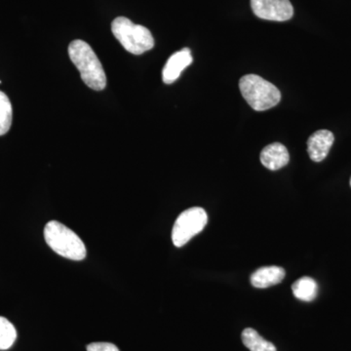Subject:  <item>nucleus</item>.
Wrapping results in <instances>:
<instances>
[{
  "label": "nucleus",
  "instance_id": "nucleus-1",
  "mask_svg": "<svg viewBox=\"0 0 351 351\" xmlns=\"http://www.w3.org/2000/svg\"><path fill=\"white\" fill-rule=\"evenodd\" d=\"M71 62L80 71L83 82L95 91H101L107 86V76L101 61L89 44L76 39L69 46Z\"/></svg>",
  "mask_w": 351,
  "mask_h": 351
},
{
  "label": "nucleus",
  "instance_id": "nucleus-2",
  "mask_svg": "<svg viewBox=\"0 0 351 351\" xmlns=\"http://www.w3.org/2000/svg\"><path fill=\"white\" fill-rule=\"evenodd\" d=\"M46 243L58 255L73 261L86 257V247L80 237L68 226L57 221H51L44 228Z\"/></svg>",
  "mask_w": 351,
  "mask_h": 351
},
{
  "label": "nucleus",
  "instance_id": "nucleus-3",
  "mask_svg": "<svg viewBox=\"0 0 351 351\" xmlns=\"http://www.w3.org/2000/svg\"><path fill=\"white\" fill-rule=\"evenodd\" d=\"M239 88L245 100L257 112L274 108L281 100L278 88L258 75H244L240 80Z\"/></svg>",
  "mask_w": 351,
  "mask_h": 351
},
{
  "label": "nucleus",
  "instance_id": "nucleus-4",
  "mask_svg": "<svg viewBox=\"0 0 351 351\" xmlns=\"http://www.w3.org/2000/svg\"><path fill=\"white\" fill-rule=\"evenodd\" d=\"M112 32L124 49L131 54L142 55L154 48V38L149 29L143 25L134 24L125 17L113 20Z\"/></svg>",
  "mask_w": 351,
  "mask_h": 351
},
{
  "label": "nucleus",
  "instance_id": "nucleus-5",
  "mask_svg": "<svg viewBox=\"0 0 351 351\" xmlns=\"http://www.w3.org/2000/svg\"><path fill=\"white\" fill-rule=\"evenodd\" d=\"M208 216L200 207L189 208L176 219L172 230V241L176 247L184 246L189 240L204 230Z\"/></svg>",
  "mask_w": 351,
  "mask_h": 351
},
{
  "label": "nucleus",
  "instance_id": "nucleus-6",
  "mask_svg": "<svg viewBox=\"0 0 351 351\" xmlns=\"http://www.w3.org/2000/svg\"><path fill=\"white\" fill-rule=\"evenodd\" d=\"M252 10L263 20L285 22L294 15V8L289 0H251Z\"/></svg>",
  "mask_w": 351,
  "mask_h": 351
},
{
  "label": "nucleus",
  "instance_id": "nucleus-7",
  "mask_svg": "<svg viewBox=\"0 0 351 351\" xmlns=\"http://www.w3.org/2000/svg\"><path fill=\"white\" fill-rule=\"evenodd\" d=\"M334 134L331 131L318 130L307 140V152L314 162H321L326 158L332 144Z\"/></svg>",
  "mask_w": 351,
  "mask_h": 351
},
{
  "label": "nucleus",
  "instance_id": "nucleus-8",
  "mask_svg": "<svg viewBox=\"0 0 351 351\" xmlns=\"http://www.w3.org/2000/svg\"><path fill=\"white\" fill-rule=\"evenodd\" d=\"M193 56L189 48L174 53L168 59L162 71V80L165 84H172L180 77L184 69L193 63Z\"/></svg>",
  "mask_w": 351,
  "mask_h": 351
},
{
  "label": "nucleus",
  "instance_id": "nucleus-9",
  "mask_svg": "<svg viewBox=\"0 0 351 351\" xmlns=\"http://www.w3.org/2000/svg\"><path fill=\"white\" fill-rule=\"evenodd\" d=\"M261 162L270 171H277L285 167L290 161L289 152L280 143L267 145L261 152Z\"/></svg>",
  "mask_w": 351,
  "mask_h": 351
},
{
  "label": "nucleus",
  "instance_id": "nucleus-10",
  "mask_svg": "<svg viewBox=\"0 0 351 351\" xmlns=\"http://www.w3.org/2000/svg\"><path fill=\"white\" fill-rule=\"evenodd\" d=\"M285 270L280 267H263L256 270L251 276V284L255 288L265 289L281 283L285 278Z\"/></svg>",
  "mask_w": 351,
  "mask_h": 351
},
{
  "label": "nucleus",
  "instance_id": "nucleus-11",
  "mask_svg": "<svg viewBox=\"0 0 351 351\" xmlns=\"http://www.w3.org/2000/svg\"><path fill=\"white\" fill-rule=\"evenodd\" d=\"M293 294L302 302H313L318 293V285L311 277H302L292 285Z\"/></svg>",
  "mask_w": 351,
  "mask_h": 351
},
{
  "label": "nucleus",
  "instance_id": "nucleus-12",
  "mask_svg": "<svg viewBox=\"0 0 351 351\" xmlns=\"http://www.w3.org/2000/svg\"><path fill=\"white\" fill-rule=\"evenodd\" d=\"M242 341L250 351H276V346L261 336L256 330L246 328L241 335Z\"/></svg>",
  "mask_w": 351,
  "mask_h": 351
},
{
  "label": "nucleus",
  "instance_id": "nucleus-13",
  "mask_svg": "<svg viewBox=\"0 0 351 351\" xmlns=\"http://www.w3.org/2000/svg\"><path fill=\"white\" fill-rule=\"evenodd\" d=\"M13 110L11 101L3 92L0 91V136L5 135L12 124Z\"/></svg>",
  "mask_w": 351,
  "mask_h": 351
},
{
  "label": "nucleus",
  "instance_id": "nucleus-14",
  "mask_svg": "<svg viewBox=\"0 0 351 351\" xmlns=\"http://www.w3.org/2000/svg\"><path fill=\"white\" fill-rule=\"evenodd\" d=\"M17 339V331L12 323L0 316V350H9Z\"/></svg>",
  "mask_w": 351,
  "mask_h": 351
},
{
  "label": "nucleus",
  "instance_id": "nucleus-15",
  "mask_svg": "<svg viewBox=\"0 0 351 351\" xmlns=\"http://www.w3.org/2000/svg\"><path fill=\"white\" fill-rule=\"evenodd\" d=\"M87 351H119V350L113 343H93L87 346Z\"/></svg>",
  "mask_w": 351,
  "mask_h": 351
},
{
  "label": "nucleus",
  "instance_id": "nucleus-16",
  "mask_svg": "<svg viewBox=\"0 0 351 351\" xmlns=\"http://www.w3.org/2000/svg\"><path fill=\"white\" fill-rule=\"evenodd\" d=\"M350 186H351V180H350Z\"/></svg>",
  "mask_w": 351,
  "mask_h": 351
}]
</instances>
